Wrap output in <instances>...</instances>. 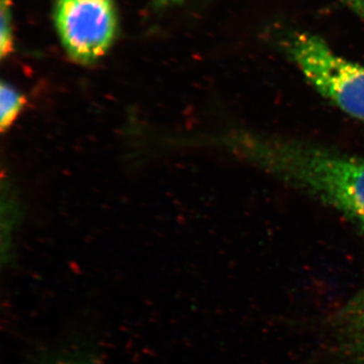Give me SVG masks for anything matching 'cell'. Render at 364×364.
<instances>
[{
    "label": "cell",
    "instance_id": "1",
    "mask_svg": "<svg viewBox=\"0 0 364 364\" xmlns=\"http://www.w3.org/2000/svg\"><path fill=\"white\" fill-rule=\"evenodd\" d=\"M225 145L253 166L336 208L364 231L363 158L255 132H235Z\"/></svg>",
    "mask_w": 364,
    "mask_h": 364
},
{
    "label": "cell",
    "instance_id": "2",
    "mask_svg": "<svg viewBox=\"0 0 364 364\" xmlns=\"http://www.w3.org/2000/svg\"><path fill=\"white\" fill-rule=\"evenodd\" d=\"M280 48L306 80L345 114L364 123V67L337 54L324 39L291 31Z\"/></svg>",
    "mask_w": 364,
    "mask_h": 364
},
{
    "label": "cell",
    "instance_id": "3",
    "mask_svg": "<svg viewBox=\"0 0 364 364\" xmlns=\"http://www.w3.org/2000/svg\"><path fill=\"white\" fill-rule=\"evenodd\" d=\"M54 20L67 54L81 65L102 58L116 40L114 0H57Z\"/></svg>",
    "mask_w": 364,
    "mask_h": 364
},
{
    "label": "cell",
    "instance_id": "4",
    "mask_svg": "<svg viewBox=\"0 0 364 364\" xmlns=\"http://www.w3.org/2000/svg\"><path fill=\"white\" fill-rule=\"evenodd\" d=\"M326 349L340 364H364V289L330 318Z\"/></svg>",
    "mask_w": 364,
    "mask_h": 364
},
{
    "label": "cell",
    "instance_id": "5",
    "mask_svg": "<svg viewBox=\"0 0 364 364\" xmlns=\"http://www.w3.org/2000/svg\"><path fill=\"white\" fill-rule=\"evenodd\" d=\"M1 130L6 131L13 126L25 107V97L9 83L1 82Z\"/></svg>",
    "mask_w": 364,
    "mask_h": 364
},
{
    "label": "cell",
    "instance_id": "6",
    "mask_svg": "<svg viewBox=\"0 0 364 364\" xmlns=\"http://www.w3.org/2000/svg\"><path fill=\"white\" fill-rule=\"evenodd\" d=\"M37 364H102L97 356L80 349H70L50 354Z\"/></svg>",
    "mask_w": 364,
    "mask_h": 364
},
{
    "label": "cell",
    "instance_id": "7",
    "mask_svg": "<svg viewBox=\"0 0 364 364\" xmlns=\"http://www.w3.org/2000/svg\"><path fill=\"white\" fill-rule=\"evenodd\" d=\"M349 9L364 25V0H346Z\"/></svg>",
    "mask_w": 364,
    "mask_h": 364
},
{
    "label": "cell",
    "instance_id": "8",
    "mask_svg": "<svg viewBox=\"0 0 364 364\" xmlns=\"http://www.w3.org/2000/svg\"><path fill=\"white\" fill-rule=\"evenodd\" d=\"M182 1L183 0H152V4L156 9H165L178 6Z\"/></svg>",
    "mask_w": 364,
    "mask_h": 364
}]
</instances>
